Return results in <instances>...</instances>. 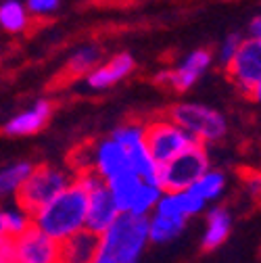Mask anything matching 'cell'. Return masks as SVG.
I'll use <instances>...</instances> for the list:
<instances>
[{"label":"cell","mask_w":261,"mask_h":263,"mask_svg":"<svg viewBox=\"0 0 261 263\" xmlns=\"http://www.w3.org/2000/svg\"><path fill=\"white\" fill-rule=\"evenodd\" d=\"M86 213L88 188L73 176V182L31 215V221L40 232L61 242L86 228Z\"/></svg>","instance_id":"cell-1"},{"label":"cell","mask_w":261,"mask_h":263,"mask_svg":"<svg viewBox=\"0 0 261 263\" xmlns=\"http://www.w3.org/2000/svg\"><path fill=\"white\" fill-rule=\"evenodd\" d=\"M148 245V217L119 213L101 234L96 263H138Z\"/></svg>","instance_id":"cell-2"},{"label":"cell","mask_w":261,"mask_h":263,"mask_svg":"<svg viewBox=\"0 0 261 263\" xmlns=\"http://www.w3.org/2000/svg\"><path fill=\"white\" fill-rule=\"evenodd\" d=\"M165 117L180 125L184 132H188L201 144L217 142L228 132L226 117L217 109L201 103H176L167 109Z\"/></svg>","instance_id":"cell-3"},{"label":"cell","mask_w":261,"mask_h":263,"mask_svg":"<svg viewBox=\"0 0 261 263\" xmlns=\"http://www.w3.org/2000/svg\"><path fill=\"white\" fill-rule=\"evenodd\" d=\"M73 180L69 178V174H65L59 167L52 165H34L31 174L27 176V180L21 184V188L15 194L17 207H21L23 211H27L29 215H34L38 209H42L46 203H50L59 192H63Z\"/></svg>","instance_id":"cell-4"},{"label":"cell","mask_w":261,"mask_h":263,"mask_svg":"<svg viewBox=\"0 0 261 263\" xmlns=\"http://www.w3.org/2000/svg\"><path fill=\"white\" fill-rule=\"evenodd\" d=\"M205 172H209V155L205 144L197 142L159 167V188L172 194L188 190Z\"/></svg>","instance_id":"cell-5"},{"label":"cell","mask_w":261,"mask_h":263,"mask_svg":"<svg viewBox=\"0 0 261 263\" xmlns=\"http://www.w3.org/2000/svg\"><path fill=\"white\" fill-rule=\"evenodd\" d=\"M144 144L151 157L155 159V163L161 167L180 153H184L186 148H190L192 144H197V140L180 125H176L172 119L159 117L144 125Z\"/></svg>","instance_id":"cell-6"},{"label":"cell","mask_w":261,"mask_h":263,"mask_svg":"<svg viewBox=\"0 0 261 263\" xmlns=\"http://www.w3.org/2000/svg\"><path fill=\"white\" fill-rule=\"evenodd\" d=\"M76 178L88 188V213H86V230L94 234H103L105 230L115 221L119 215L117 205L105 184L94 172L76 174Z\"/></svg>","instance_id":"cell-7"},{"label":"cell","mask_w":261,"mask_h":263,"mask_svg":"<svg viewBox=\"0 0 261 263\" xmlns=\"http://www.w3.org/2000/svg\"><path fill=\"white\" fill-rule=\"evenodd\" d=\"M226 76L243 94L251 96L261 84V38H247L240 42L236 54L226 65Z\"/></svg>","instance_id":"cell-8"},{"label":"cell","mask_w":261,"mask_h":263,"mask_svg":"<svg viewBox=\"0 0 261 263\" xmlns=\"http://www.w3.org/2000/svg\"><path fill=\"white\" fill-rule=\"evenodd\" d=\"M13 263H59V242L36 226L27 228L17 238H11Z\"/></svg>","instance_id":"cell-9"},{"label":"cell","mask_w":261,"mask_h":263,"mask_svg":"<svg viewBox=\"0 0 261 263\" xmlns=\"http://www.w3.org/2000/svg\"><path fill=\"white\" fill-rule=\"evenodd\" d=\"M211 61H213V54L209 48H197V50H192L176 69H165V71L157 73L155 84L167 88V90L186 92L209 69Z\"/></svg>","instance_id":"cell-10"},{"label":"cell","mask_w":261,"mask_h":263,"mask_svg":"<svg viewBox=\"0 0 261 263\" xmlns=\"http://www.w3.org/2000/svg\"><path fill=\"white\" fill-rule=\"evenodd\" d=\"M129 167L127 151L115 142L113 138L101 140L99 144L90 146V172H94L101 180H111L117 174H123Z\"/></svg>","instance_id":"cell-11"},{"label":"cell","mask_w":261,"mask_h":263,"mask_svg":"<svg viewBox=\"0 0 261 263\" xmlns=\"http://www.w3.org/2000/svg\"><path fill=\"white\" fill-rule=\"evenodd\" d=\"M101 249V234L80 230L59 242V263H96Z\"/></svg>","instance_id":"cell-12"},{"label":"cell","mask_w":261,"mask_h":263,"mask_svg":"<svg viewBox=\"0 0 261 263\" xmlns=\"http://www.w3.org/2000/svg\"><path fill=\"white\" fill-rule=\"evenodd\" d=\"M136 67V61L132 54L127 52H119L115 57H111L107 63L103 65H96V67L86 76V84L94 90H105L115 86L117 82L125 80L129 73L134 71Z\"/></svg>","instance_id":"cell-13"},{"label":"cell","mask_w":261,"mask_h":263,"mask_svg":"<svg viewBox=\"0 0 261 263\" xmlns=\"http://www.w3.org/2000/svg\"><path fill=\"white\" fill-rule=\"evenodd\" d=\"M52 103L48 98H42L34 107L25 109L23 113H17L13 119H9L3 125V134L5 136H31L38 134V132L48 123L50 115H52Z\"/></svg>","instance_id":"cell-14"},{"label":"cell","mask_w":261,"mask_h":263,"mask_svg":"<svg viewBox=\"0 0 261 263\" xmlns=\"http://www.w3.org/2000/svg\"><path fill=\"white\" fill-rule=\"evenodd\" d=\"M105 184H107V188H109V192L113 196L115 205H117V211L119 213H127L129 209H132V203H134L136 194H138V190H140V186L144 182L140 180L138 174H134L132 170H127L123 174L113 176Z\"/></svg>","instance_id":"cell-15"},{"label":"cell","mask_w":261,"mask_h":263,"mask_svg":"<svg viewBox=\"0 0 261 263\" xmlns=\"http://www.w3.org/2000/svg\"><path fill=\"white\" fill-rule=\"evenodd\" d=\"M232 230V215L226 207H213L207 213V223H205V234L201 240L203 251H215L221 247Z\"/></svg>","instance_id":"cell-16"},{"label":"cell","mask_w":261,"mask_h":263,"mask_svg":"<svg viewBox=\"0 0 261 263\" xmlns=\"http://www.w3.org/2000/svg\"><path fill=\"white\" fill-rule=\"evenodd\" d=\"M186 221H188L186 217L174 219V217H163V215L153 213L148 217V242H155V245L172 242L184 232Z\"/></svg>","instance_id":"cell-17"},{"label":"cell","mask_w":261,"mask_h":263,"mask_svg":"<svg viewBox=\"0 0 261 263\" xmlns=\"http://www.w3.org/2000/svg\"><path fill=\"white\" fill-rule=\"evenodd\" d=\"M125 151H127V159H129V167H132V172L138 174L142 182L159 186V165L151 157L144 140L134 144V146H129V148H125Z\"/></svg>","instance_id":"cell-18"},{"label":"cell","mask_w":261,"mask_h":263,"mask_svg":"<svg viewBox=\"0 0 261 263\" xmlns=\"http://www.w3.org/2000/svg\"><path fill=\"white\" fill-rule=\"evenodd\" d=\"M101 57H103V50L101 46H96V44H86L82 48H78L67 65H65V76L67 78H78V76H88L96 65L101 63Z\"/></svg>","instance_id":"cell-19"},{"label":"cell","mask_w":261,"mask_h":263,"mask_svg":"<svg viewBox=\"0 0 261 263\" xmlns=\"http://www.w3.org/2000/svg\"><path fill=\"white\" fill-rule=\"evenodd\" d=\"M31 170H34V165H31L29 161H17L13 165H7L0 170V199L17 194V190L27 180Z\"/></svg>","instance_id":"cell-20"},{"label":"cell","mask_w":261,"mask_h":263,"mask_svg":"<svg viewBox=\"0 0 261 263\" xmlns=\"http://www.w3.org/2000/svg\"><path fill=\"white\" fill-rule=\"evenodd\" d=\"M29 25V13L25 5H21L19 0H5L0 5V27L11 31V34H19L25 31Z\"/></svg>","instance_id":"cell-21"},{"label":"cell","mask_w":261,"mask_h":263,"mask_svg":"<svg viewBox=\"0 0 261 263\" xmlns=\"http://www.w3.org/2000/svg\"><path fill=\"white\" fill-rule=\"evenodd\" d=\"M223 188H226V176L221 174V172H205L197 182H194L188 190L192 192V194H197V196H201V199L207 203V201H213V199H217V196L223 192Z\"/></svg>","instance_id":"cell-22"},{"label":"cell","mask_w":261,"mask_h":263,"mask_svg":"<svg viewBox=\"0 0 261 263\" xmlns=\"http://www.w3.org/2000/svg\"><path fill=\"white\" fill-rule=\"evenodd\" d=\"M163 196V190L157 186V184H142L138 194H136V199L132 203V209H129L127 213H132V215H138V217H148V213H153L155 205L159 203V199Z\"/></svg>","instance_id":"cell-23"},{"label":"cell","mask_w":261,"mask_h":263,"mask_svg":"<svg viewBox=\"0 0 261 263\" xmlns=\"http://www.w3.org/2000/svg\"><path fill=\"white\" fill-rule=\"evenodd\" d=\"M5 226H7V236L17 238L27 228L34 226V221H31V215L27 211H23L21 207H13V209H5Z\"/></svg>","instance_id":"cell-24"},{"label":"cell","mask_w":261,"mask_h":263,"mask_svg":"<svg viewBox=\"0 0 261 263\" xmlns=\"http://www.w3.org/2000/svg\"><path fill=\"white\" fill-rule=\"evenodd\" d=\"M111 138L115 142H119L123 148H129L138 142L144 140V125L142 123H125V125H119L113 129Z\"/></svg>","instance_id":"cell-25"},{"label":"cell","mask_w":261,"mask_h":263,"mask_svg":"<svg viewBox=\"0 0 261 263\" xmlns=\"http://www.w3.org/2000/svg\"><path fill=\"white\" fill-rule=\"evenodd\" d=\"M174 199H176V203H178L180 211H182L186 217H190V215H197V213H201V211L205 209V201L201 199V196L192 194L190 190L174 192Z\"/></svg>","instance_id":"cell-26"},{"label":"cell","mask_w":261,"mask_h":263,"mask_svg":"<svg viewBox=\"0 0 261 263\" xmlns=\"http://www.w3.org/2000/svg\"><path fill=\"white\" fill-rule=\"evenodd\" d=\"M243 40L245 38L240 34H228L223 38L221 48H219V63H221V67H226V65L232 61V57L236 54V50H238V46H240Z\"/></svg>","instance_id":"cell-27"},{"label":"cell","mask_w":261,"mask_h":263,"mask_svg":"<svg viewBox=\"0 0 261 263\" xmlns=\"http://www.w3.org/2000/svg\"><path fill=\"white\" fill-rule=\"evenodd\" d=\"M59 5H61V0H27L25 9H27V13L40 17V15H50V13H54V11L59 9Z\"/></svg>","instance_id":"cell-28"},{"label":"cell","mask_w":261,"mask_h":263,"mask_svg":"<svg viewBox=\"0 0 261 263\" xmlns=\"http://www.w3.org/2000/svg\"><path fill=\"white\" fill-rule=\"evenodd\" d=\"M0 263H13L11 261V238L0 240Z\"/></svg>","instance_id":"cell-29"},{"label":"cell","mask_w":261,"mask_h":263,"mask_svg":"<svg viewBox=\"0 0 261 263\" xmlns=\"http://www.w3.org/2000/svg\"><path fill=\"white\" fill-rule=\"evenodd\" d=\"M249 29H251V36H253V38H261V15L251 21Z\"/></svg>","instance_id":"cell-30"},{"label":"cell","mask_w":261,"mask_h":263,"mask_svg":"<svg viewBox=\"0 0 261 263\" xmlns=\"http://www.w3.org/2000/svg\"><path fill=\"white\" fill-rule=\"evenodd\" d=\"M5 238L9 236H7V226H5V209L0 207V240H5Z\"/></svg>","instance_id":"cell-31"},{"label":"cell","mask_w":261,"mask_h":263,"mask_svg":"<svg viewBox=\"0 0 261 263\" xmlns=\"http://www.w3.org/2000/svg\"><path fill=\"white\" fill-rule=\"evenodd\" d=\"M251 96L255 98V101H257V103H261V84H259V86H257V88L253 90V94H251Z\"/></svg>","instance_id":"cell-32"}]
</instances>
